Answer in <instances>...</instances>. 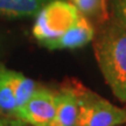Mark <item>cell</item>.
Here are the masks:
<instances>
[{
	"instance_id": "cell-2",
	"label": "cell",
	"mask_w": 126,
	"mask_h": 126,
	"mask_svg": "<svg viewBox=\"0 0 126 126\" xmlns=\"http://www.w3.org/2000/svg\"><path fill=\"white\" fill-rule=\"evenodd\" d=\"M94 53L112 94L126 103V28L110 15L97 26Z\"/></svg>"
},
{
	"instance_id": "cell-8",
	"label": "cell",
	"mask_w": 126,
	"mask_h": 126,
	"mask_svg": "<svg viewBox=\"0 0 126 126\" xmlns=\"http://www.w3.org/2000/svg\"><path fill=\"white\" fill-rule=\"evenodd\" d=\"M76 6L84 16L90 20L94 26L104 22L110 16L108 0H69Z\"/></svg>"
},
{
	"instance_id": "cell-6",
	"label": "cell",
	"mask_w": 126,
	"mask_h": 126,
	"mask_svg": "<svg viewBox=\"0 0 126 126\" xmlns=\"http://www.w3.org/2000/svg\"><path fill=\"white\" fill-rule=\"evenodd\" d=\"M53 0H0V16L31 18L35 16Z\"/></svg>"
},
{
	"instance_id": "cell-10",
	"label": "cell",
	"mask_w": 126,
	"mask_h": 126,
	"mask_svg": "<svg viewBox=\"0 0 126 126\" xmlns=\"http://www.w3.org/2000/svg\"><path fill=\"white\" fill-rule=\"evenodd\" d=\"M109 13L126 28V0H108Z\"/></svg>"
},
{
	"instance_id": "cell-11",
	"label": "cell",
	"mask_w": 126,
	"mask_h": 126,
	"mask_svg": "<svg viewBox=\"0 0 126 126\" xmlns=\"http://www.w3.org/2000/svg\"><path fill=\"white\" fill-rule=\"evenodd\" d=\"M0 126H29V125L18 117L0 116Z\"/></svg>"
},
{
	"instance_id": "cell-9",
	"label": "cell",
	"mask_w": 126,
	"mask_h": 126,
	"mask_svg": "<svg viewBox=\"0 0 126 126\" xmlns=\"http://www.w3.org/2000/svg\"><path fill=\"white\" fill-rule=\"evenodd\" d=\"M9 81H11V85L13 89L14 97H15L19 110V108H21L29 99L33 92L36 90L37 84L34 79L25 76L21 72L11 70V69H9Z\"/></svg>"
},
{
	"instance_id": "cell-5",
	"label": "cell",
	"mask_w": 126,
	"mask_h": 126,
	"mask_svg": "<svg viewBox=\"0 0 126 126\" xmlns=\"http://www.w3.org/2000/svg\"><path fill=\"white\" fill-rule=\"evenodd\" d=\"M78 117V104L75 92L63 83L57 92V105L53 120L48 126H76Z\"/></svg>"
},
{
	"instance_id": "cell-7",
	"label": "cell",
	"mask_w": 126,
	"mask_h": 126,
	"mask_svg": "<svg viewBox=\"0 0 126 126\" xmlns=\"http://www.w3.org/2000/svg\"><path fill=\"white\" fill-rule=\"evenodd\" d=\"M0 116L18 117V104L9 81V69L0 62Z\"/></svg>"
},
{
	"instance_id": "cell-4",
	"label": "cell",
	"mask_w": 126,
	"mask_h": 126,
	"mask_svg": "<svg viewBox=\"0 0 126 126\" xmlns=\"http://www.w3.org/2000/svg\"><path fill=\"white\" fill-rule=\"evenodd\" d=\"M57 105V92L47 88H36L29 99L18 110V118L29 126H48Z\"/></svg>"
},
{
	"instance_id": "cell-3",
	"label": "cell",
	"mask_w": 126,
	"mask_h": 126,
	"mask_svg": "<svg viewBox=\"0 0 126 126\" xmlns=\"http://www.w3.org/2000/svg\"><path fill=\"white\" fill-rule=\"evenodd\" d=\"M77 98L78 117L76 126H122L126 123V111L100 97L81 82H64Z\"/></svg>"
},
{
	"instance_id": "cell-1",
	"label": "cell",
	"mask_w": 126,
	"mask_h": 126,
	"mask_svg": "<svg viewBox=\"0 0 126 126\" xmlns=\"http://www.w3.org/2000/svg\"><path fill=\"white\" fill-rule=\"evenodd\" d=\"M33 36L49 50L82 48L92 42L96 27L69 0H53L36 14Z\"/></svg>"
}]
</instances>
